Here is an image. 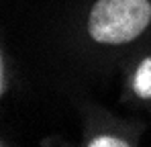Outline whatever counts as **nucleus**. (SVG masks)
Returning <instances> with one entry per match:
<instances>
[{
	"instance_id": "3",
	"label": "nucleus",
	"mask_w": 151,
	"mask_h": 147,
	"mask_svg": "<svg viewBox=\"0 0 151 147\" xmlns=\"http://www.w3.org/2000/svg\"><path fill=\"white\" fill-rule=\"evenodd\" d=\"M90 147H125L129 145L125 139H116V137H108V135H100V137H94L90 143Z\"/></svg>"
},
{
	"instance_id": "2",
	"label": "nucleus",
	"mask_w": 151,
	"mask_h": 147,
	"mask_svg": "<svg viewBox=\"0 0 151 147\" xmlns=\"http://www.w3.org/2000/svg\"><path fill=\"white\" fill-rule=\"evenodd\" d=\"M133 88H135L137 96H141V98H151V57L143 59V61L139 63L137 74H135Z\"/></svg>"
},
{
	"instance_id": "1",
	"label": "nucleus",
	"mask_w": 151,
	"mask_h": 147,
	"mask_svg": "<svg viewBox=\"0 0 151 147\" xmlns=\"http://www.w3.org/2000/svg\"><path fill=\"white\" fill-rule=\"evenodd\" d=\"M151 23L149 0H98L88 19V33L104 45H121L137 39Z\"/></svg>"
}]
</instances>
